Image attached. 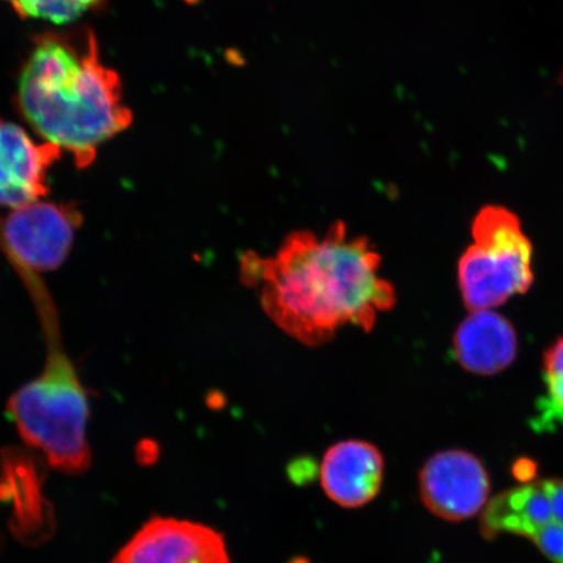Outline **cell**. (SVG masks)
Instances as JSON below:
<instances>
[{
	"label": "cell",
	"mask_w": 563,
	"mask_h": 563,
	"mask_svg": "<svg viewBox=\"0 0 563 563\" xmlns=\"http://www.w3.org/2000/svg\"><path fill=\"white\" fill-rule=\"evenodd\" d=\"M474 243L457 264L464 306L471 312L504 305L533 284L532 244L519 217L508 208L478 210L471 227Z\"/></svg>",
	"instance_id": "obj_4"
},
{
	"label": "cell",
	"mask_w": 563,
	"mask_h": 563,
	"mask_svg": "<svg viewBox=\"0 0 563 563\" xmlns=\"http://www.w3.org/2000/svg\"><path fill=\"white\" fill-rule=\"evenodd\" d=\"M545 390L537 405L534 431H553L563 427V338L545 351L543 362Z\"/></svg>",
	"instance_id": "obj_12"
},
{
	"label": "cell",
	"mask_w": 563,
	"mask_h": 563,
	"mask_svg": "<svg viewBox=\"0 0 563 563\" xmlns=\"http://www.w3.org/2000/svg\"><path fill=\"white\" fill-rule=\"evenodd\" d=\"M551 523H563V481L560 478L528 482L490 499L483 510L481 531L487 539L504 533L530 539Z\"/></svg>",
	"instance_id": "obj_9"
},
{
	"label": "cell",
	"mask_w": 563,
	"mask_h": 563,
	"mask_svg": "<svg viewBox=\"0 0 563 563\" xmlns=\"http://www.w3.org/2000/svg\"><path fill=\"white\" fill-rule=\"evenodd\" d=\"M385 477V457L373 443L346 440L330 446L320 467L323 492L344 509H361L378 496Z\"/></svg>",
	"instance_id": "obj_10"
},
{
	"label": "cell",
	"mask_w": 563,
	"mask_h": 563,
	"mask_svg": "<svg viewBox=\"0 0 563 563\" xmlns=\"http://www.w3.org/2000/svg\"><path fill=\"white\" fill-rule=\"evenodd\" d=\"M60 147L37 143L23 126L0 119V207L18 209L48 192L47 173Z\"/></svg>",
	"instance_id": "obj_8"
},
{
	"label": "cell",
	"mask_w": 563,
	"mask_h": 563,
	"mask_svg": "<svg viewBox=\"0 0 563 563\" xmlns=\"http://www.w3.org/2000/svg\"><path fill=\"white\" fill-rule=\"evenodd\" d=\"M313 470V463L309 460L294 461L288 467V475L295 483L305 484L306 481H311Z\"/></svg>",
	"instance_id": "obj_14"
},
{
	"label": "cell",
	"mask_w": 563,
	"mask_h": 563,
	"mask_svg": "<svg viewBox=\"0 0 563 563\" xmlns=\"http://www.w3.org/2000/svg\"><path fill=\"white\" fill-rule=\"evenodd\" d=\"M517 350L516 329L492 309L471 312L454 334L457 363L477 376H493L508 368Z\"/></svg>",
	"instance_id": "obj_11"
},
{
	"label": "cell",
	"mask_w": 563,
	"mask_h": 563,
	"mask_svg": "<svg viewBox=\"0 0 563 563\" xmlns=\"http://www.w3.org/2000/svg\"><path fill=\"white\" fill-rule=\"evenodd\" d=\"M382 256L367 238L350 236L338 221L323 236L299 230L276 255L245 253L241 276L257 288L264 312L306 346H321L338 330L371 332L379 313L396 306V288L379 276Z\"/></svg>",
	"instance_id": "obj_1"
},
{
	"label": "cell",
	"mask_w": 563,
	"mask_h": 563,
	"mask_svg": "<svg viewBox=\"0 0 563 563\" xmlns=\"http://www.w3.org/2000/svg\"><path fill=\"white\" fill-rule=\"evenodd\" d=\"M419 496L429 512L445 522H463L488 504L487 468L466 450L435 453L419 471Z\"/></svg>",
	"instance_id": "obj_6"
},
{
	"label": "cell",
	"mask_w": 563,
	"mask_h": 563,
	"mask_svg": "<svg viewBox=\"0 0 563 563\" xmlns=\"http://www.w3.org/2000/svg\"><path fill=\"white\" fill-rule=\"evenodd\" d=\"M21 18L65 25L88 12L100 10L106 0H4Z\"/></svg>",
	"instance_id": "obj_13"
},
{
	"label": "cell",
	"mask_w": 563,
	"mask_h": 563,
	"mask_svg": "<svg viewBox=\"0 0 563 563\" xmlns=\"http://www.w3.org/2000/svg\"><path fill=\"white\" fill-rule=\"evenodd\" d=\"M18 106L34 132L69 153L79 168L93 164L100 146L133 121L121 79L103 65L89 30L34 40L21 68Z\"/></svg>",
	"instance_id": "obj_2"
},
{
	"label": "cell",
	"mask_w": 563,
	"mask_h": 563,
	"mask_svg": "<svg viewBox=\"0 0 563 563\" xmlns=\"http://www.w3.org/2000/svg\"><path fill=\"white\" fill-rule=\"evenodd\" d=\"M18 276L37 312L46 358L41 375L12 394L7 411L21 439L44 454L54 470L80 475L91 462L88 393L63 344L58 309L44 280L31 271Z\"/></svg>",
	"instance_id": "obj_3"
},
{
	"label": "cell",
	"mask_w": 563,
	"mask_h": 563,
	"mask_svg": "<svg viewBox=\"0 0 563 563\" xmlns=\"http://www.w3.org/2000/svg\"><path fill=\"white\" fill-rule=\"evenodd\" d=\"M82 214L74 203L35 201L0 217V251L10 265L52 272L73 250Z\"/></svg>",
	"instance_id": "obj_5"
},
{
	"label": "cell",
	"mask_w": 563,
	"mask_h": 563,
	"mask_svg": "<svg viewBox=\"0 0 563 563\" xmlns=\"http://www.w3.org/2000/svg\"><path fill=\"white\" fill-rule=\"evenodd\" d=\"M112 563H231L227 540L207 525L153 517Z\"/></svg>",
	"instance_id": "obj_7"
}]
</instances>
